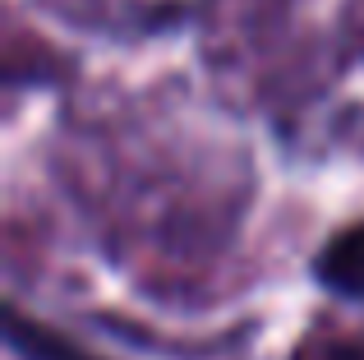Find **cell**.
<instances>
[{"label": "cell", "instance_id": "obj_2", "mask_svg": "<svg viewBox=\"0 0 364 360\" xmlns=\"http://www.w3.org/2000/svg\"><path fill=\"white\" fill-rule=\"evenodd\" d=\"M295 360H364V351L355 342H341V337H318V342H309Z\"/></svg>", "mask_w": 364, "mask_h": 360}, {"label": "cell", "instance_id": "obj_1", "mask_svg": "<svg viewBox=\"0 0 364 360\" xmlns=\"http://www.w3.org/2000/svg\"><path fill=\"white\" fill-rule=\"evenodd\" d=\"M314 282L332 296H346V300H364V217L360 222H346L318 245L309 263Z\"/></svg>", "mask_w": 364, "mask_h": 360}]
</instances>
